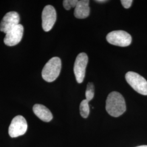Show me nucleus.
Instances as JSON below:
<instances>
[{
  "label": "nucleus",
  "instance_id": "obj_1",
  "mask_svg": "<svg viewBox=\"0 0 147 147\" xmlns=\"http://www.w3.org/2000/svg\"><path fill=\"white\" fill-rule=\"evenodd\" d=\"M125 101L123 95L117 92L110 93L106 101V110L110 116L118 117L126 111Z\"/></svg>",
  "mask_w": 147,
  "mask_h": 147
},
{
  "label": "nucleus",
  "instance_id": "obj_2",
  "mask_svg": "<svg viewBox=\"0 0 147 147\" xmlns=\"http://www.w3.org/2000/svg\"><path fill=\"white\" fill-rule=\"evenodd\" d=\"M62 63L61 59L55 57L51 58L42 69V79L48 82H52L57 79L61 70Z\"/></svg>",
  "mask_w": 147,
  "mask_h": 147
},
{
  "label": "nucleus",
  "instance_id": "obj_3",
  "mask_svg": "<svg viewBox=\"0 0 147 147\" xmlns=\"http://www.w3.org/2000/svg\"><path fill=\"white\" fill-rule=\"evenodd\" d=\"M127 82L137 93L147 95V81L140 74L129 71L125 75Z\"/></svg>",
  "mask_w": 147,
  "mask_h": 147
},
{
  "label": "nucleus",
  "instance_id": "obj_4",
  "mask_svg": "<svg viewBox=\"0 0 147 147\" xmlns=\"http://www.w3.org/2000/svg\"><path fill=\"white\" fill-rule=\"evenodd\" d=\"M106 40L112 45L126 47L131 44L132 37L126 32L118 30L110 32L106 36Z\"/></svg>",
  "mask_w": 147,
  "mask_h": 147
},
{
  "label": "nucleus",
  "instance_id": "obj_5",
  "mask_svg": "<svg viewBox=\"0 0 147 147\" xmlns=\"http://www.w3.org/2000/svg\"><path fill=\"white\" fill-rule=\"evenodd\" d=\"M88 62V57L86 53H79L74 63V72L76 80L79 84H81L84 80L86 69Z\"/></svg>",
  "mask_w": 147,
  "mask_h": 147
},
{
  "label": "nucleus",
  "instance_id": "obj_6",
  "mask_svg": "<svg viewBox=\"0 0 147 147\" xmlns=\"http://www.w3.org/2000/svg\"><path fill=\"white\" fill-rule=\"evenodd\" d=\"M27 130V123L25 118L22 116H17L12 119L8 133L11 137L14 138L24 135Z\"/></svg>",
  "mask_w": 147,
  "mask_h": 147
},
{
  "label": "nucleus",
  "instance_id": "obj_7",
  "mask_svg": "<svg viewBox=\"0 0 147 147\" xmlns=\"http://www.w3.org/2000/svg\"><path fill=\"white\" fill-rule=\"evenodd\" d=\"M42 27L44 31H50L54 26L57 18L56 11L51 5L45 6L42 12Z\"/></svg>",
  "mask_w": 147,
  "mask_h": 147
},
{
  "label": "nucleus",
  "instance_id": "obj_8",
  "mask_svg": "<svg viewBox=\"0 0 147 147\" xmlns=\"http://www.w3.org/2000/svg\"><path fill=\"white\" fill-rule=\"evenodd\" d=\"M20 16L16 11H9L3 18L0 24V31L5 34L19 24Z\"/></svg>",
  "mask_w": 147,
  "mask_h": 147
},
{
  "label": "nucleus",
  "instance_id": "obj_9",
  "mask_svg": "<svg viewBox=\"0 0 147 147\" xmlns=\"http://www.w3.org/2000/svg\"><path fill=\"white\" fill-rule=\"evenodd\" d=\"M24 33V27L19 24L16 27L5 34L4 42L9 47L15 46L21 42Z\"/></svg>",
  "mask_w": 147,
  "mask_h": 147
},
{
  "label": "nucleus",
  "instance_id": "obj_10",
  "mask_svg": "<svg viewBox=\"0 0 147 147\" xmlns=\"http://www.w3.org/2000/svg\"><path fill=\"white\" fill-rule=\"evenodd\" d=\"M89 3L88 0H81L78 1L74 11V16L76 18L81 19H85L89 16L90 13Z\"/></svg>",
  "mask_w": 147,
  "mask_h": 147
},
{
  "label": "nucleus",
  "instance_id": "obj_11",
  "mask_svg": "<svg viewBox=\"0 0 147 147\" xmlns=\"http://www.w3.org/2000/svg\"><path fill=\"white\" fill-rule=\"evenodd\" d=\"M33 111L34 113L42 121L49 122L53 119L52 113L44 105L36 104L33 106Z\"/></svg>",
  "mask_w": 147,
  "mask_h": 147
},
{
  "label": "nucleus",
  "instance_id": "obj_12",
  "mask_svg": "<svg viewBox=\"0 0 147 147\" xmlns=\"http://www.w3.org/2000/svg\"><path fill=\"white\" fill-rule=\"evenodd\" d=\"M89 101L86 99L82 100L80 105V115L83 118H87L89 115Z\"/></svg>",
  "mask_w": 147,
  "mask_h": 147
},
{
  "label": "nucleus",
  "instance_id": "obj_13",
  "mask_svg": "<svg viewBox=\"0 0 147 147\" xmlns=\"http://www.w3.org/2000/svg\"><path fill=\"white\" fill-rule=\"evenodd\" d=\"M94 86L93 83L89 82L87 86V89L86 90V99L87 101L92 100L94 96Z\"/></svg>",
  "mask_w": 147,
  "mask_h": 147
},
{
  "label": "nucleus",
  "instance_id": "obj_14",
  "mask_svg": "<svg viewBox=\"0 0 147 147\" xmlns=\"http://www.w3.org/2000/svg\"><path fill=\"white\" fill-rule=\"evenodd\" d=\"M78 1V0H64L63 2V7L66 10L69 11L72 8H75Z\"/></svg>",
  "mask_w": 147,
  "mask_h": 147
},
{
  "label": "nucleus",
  "instance_id": "obj_15",
  "mask_svg": "<svg viewBox=\"0 0 147 147\" xmlns=\"http://www.w3.org/2000/svg\"><path fill=\"white\" fill-rule=\"evenodd\" d=\"M121 2L123 6L125 8L127 9L131 7L133 1L132 0H121Z\"/></svg>",
  "mask_w": 147,
  "mask_h": 147
},
{
  "label": "nucleus",
  "instance_id": "obj_16",
  "mask_svg": "<svg viewBox=\"0 0 147 147\" xmlns=\"http://www.w3.org/2000/svg\"><path fill=\"white\" fill-rule=\"evenodd\" d=\"M95 2H98V3H104V2H107V1H106V0H97V1H95Z\"/></svg>",
  "mask_w": 147,
  "mask_h": 147
},
{
  "label": "nucleus",
  "instance_id": "obj_17",
  "mask_svg": "<svg viewBox=\"0 0 147 147\" xmlns=\"http://www.w3.org/2000/svg\"><path fill=\"white\" fill-rule=\"evenodd\" d=\"M136 147H147V146L146 145H143V146H138Z\"/></svg>",
  "mask_w": 147,
  "mask_h": 147
}]
</instances>
